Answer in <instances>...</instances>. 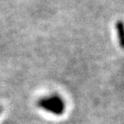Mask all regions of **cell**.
Returning a JSON list of instances; mask_svg holds the SVG:
<instances>
[{
	"label": "cell",
	"mask_w": 124,
	"mask_h": 124,
	"mask_svg": "<svg viewBox=\"0 0 124 124\" xmlns=\"http://www.w3.org/2000/svg\"><path fill=\"white\" fill-rule=\"evenodd\" d=\"M38 106L46 112L55 116H61L65 109V103L58 95H51L40 98L38 101Z\"/></svg>",
	"instance_id": "1"
}]
</instances>
